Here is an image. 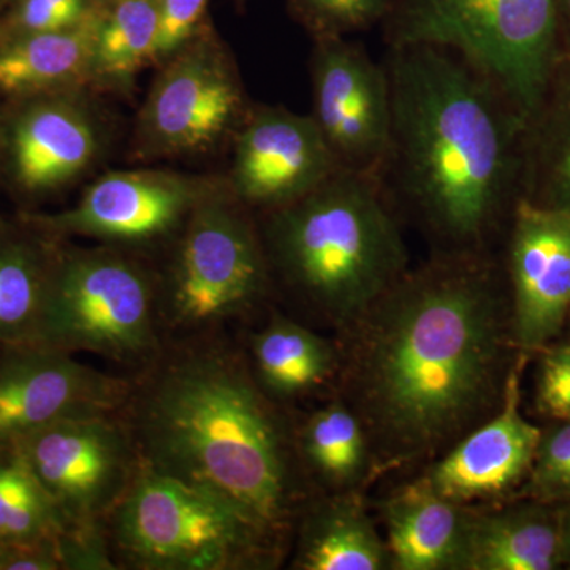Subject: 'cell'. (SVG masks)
<instances>
[{
	"label": "cell",
	"mask_w": 570,
	"mask_h": 570,
	"mask_svg": "<svg viewBox=\"0 0 570 570\" xmlns=\"http://www.w3.org/2000/svg\"><path fill=\"white\" fill-rule=\"evenodd\" d=\"M520 371H510L497 417L478 428L428 472L442 497L468 504L517 489L530 478L542 430L520 412Z\"/></svg>",
	"instance_id": "2e32d148"
},
{
	"label": "cell",
	"mask_w": 570,
	"mask_h": 570,
	"mask_svg": "<svg viewBox=\"0 0 570 570\" xmlns=\"http://www.w3.org/2000/svg\"><path fill=\"white\" fill-rule=\"evenodd\" d=\"M11 174L29 194L61 189L97 159L100 132L85 105L69 92L36 97L10 134Z\"/></svg>",
	"instance_id": "e0dca14e"
},
{
	"label": "cell",
	"mask_w": 570,
	"mask_h": 570,
	"mask_svg": "<svg viewBox=\"0 0 570 570\" xmlns=\"http://www.w3.org/2000/svg\"><path fill=\"white\" fill-rule=\"evenodd\" d=\"M105 523L119 569H266L281 553L230 502L141 464Z\"/></svg>",
	"instance_id": "ba28073f"
},
{
	"label": "cell",
	"mask_w": 570,
	"mask_h": 570,
	"mask_svg": "<svg viewBox=\"0 0 570 570\" xmlns=\"http://www.w3.org/2000/svg\"><path fill=\"white\" fill-rule=\"evenodd\" d=\"M7 542L0 540V570H3V561H6Z\"/></svg>",
	"instance_id": "d590c367"
},
{
	"label": "cell",
	"mask_w": 570,
	"mask_h": 570,
	"mask_svg": "<svg viewBox=\"0 0 570 570\" xmlns=\"http://www.w3.org/2000/svg\"><path fill=\"white\" fill-rule=\"evenodd\" d=\"M538 407L542 414L570 422V344L547 352L538 376Z\"/></svg>",
	"instance_id": "1f68e13d"
},
{
	"label": "cell",
	"mask_w": 570,
	"mask_h": 570,
	"mask_svg": "<svg viewBox=\"0 0 570 570\" xmlns=\"http://www.w3.org/2000/svg\"><path fill=\"white\" fill-rule=\"evenodd\" d=\"M299 464L330 490H346L365 474L370 444L362 420L335 401L314 411L295 431Z\"/></svg>",
	"instance_id": "d4e9b609"
},
{
	"label": "cell",
	"mask_w": 570,
	"mask_h": 570,
	"mask_svg": "<svg viewBox=\"0 0 570 570\" xmlns=\"http://www.w3.org/2000/svg\"><path fill=\"white\" fill-rule=\"evenodd\" d=\"M132 379L40 346L0 348V449L56 420L121 411Z\"/></svg>",
	"instance_id": "4fadbf2b"
},
{
	"label": "cell",
	"mask_w": 570,
	"mask_h": 570,
	"mask_svg": "<svg viewBox=\"0 0 570 570\" xmlns=\"http://www.w3.org/2000/svg\"><path fill=\"white\" fill-rule=\"evenodd\" d=\"M91 0H21L11 36L77 28L96 13Z\"/></svg>",
	"instance_id": "4dcf8cb0"
},
{
	"label": "cell",
	"mask_w": 570,
	"mask_h": 570,
	"mask_svg": "<svg viewBox=\"0 0 570 570\" xmlns=\"http://www.w3.org/2000/svg\"><path fill=\"white\" fill-rule=\"evenodd\" d=\"M261 216L273 283L333 324H354L407 273L395 208L374 175L337 170Z\"/></svg>",
	"instance_id": "277c9868"
},
{
	"label": "cell",
	"mask_w": 570,
	"mask_h": 570,
	"mask_svg": "<svg viewBox=\"0 0 570 570\" xmlns=\"http://www.w3.org/2000/svg\"><path fill=\"white\" fill-rule=\"evenodd\" d=\"M562 535H564V558L570 562V512L562 517Z\"/></svg>",
	"instance_id": "e575fe53"
},
{
	"label": "cell",
	"mask_w": 570,
	"mask_h": 570,
	"mask_svg": "<svg viewBox=\"0 0 570 570\" xmlns=\"http://www.w3.org/2000/svg\"><path fill=\"white\" fill-rule=\"evenodd\" d=\"M510 232L513 336L523 351H535L570 316V212L520 198Z\"/></svg>",
	"instance_id": "9a60e30c"
},
{
	"label": "cell",
	"mask_w": 570,
	"mask_h": 570,
	"mask_svg": "<svg viewBox=\"0 0 570 570\" xmlns=\"http://www.w3.org/2000/svg\"><path fill=\"white\" fill-rule=\"evenodd\" d=\"M234 142L225 183L253 213L294 204L340 170L313 116L284 107H250Z\"/></svg>",
	"instance_id": "5bb4252c"
},
{
	"label": "cell",
	"mask_w": 570,
	"mask_h": 570,
	"mask_svg": "<svg viewBox=\"0 0 570 570\" xmlns=\"http://www.w3.org/2000/svg\"><path fill=\"white\" fill-rule=\"evenodd\" d=\"M67 521L17 449H0V540L37 542L61 534Z\"/></svg>",
	"instance_id": "4316f807"
},
{
	"label": "cell",
	"mask_w": 570,
	"mask_h": 570,
	"mask_svg": "<svg viewBox=\"0 0 570 570\" xmlns=\"http://www.w3.org/2000/svg\"><path fill=\"white\" fill-rule=\"evenodd\" d=\"M521 198L570 212V69L564 61L528 126Z\"/></svg>",
	"instance_id": "cb8c5ba5"
},
{
	"label": "cell",
	"mask_w": 570,
	"mask_h": 570,
	"mask_svg": "<svg viewBox=\"0 0 570 570\" xmlns=\"http://www.w3.org/2000/svg\"><path fill=\"white\" fill-rule=\"evenodd\" d=\"M214 184L174 171H112L91 184L77 205L31 223L56 239L81 236L135 254L167 249Z\"/></svg>",
	"instance_id": "8fae6325"
},
{
	"label": "cell",
	"mask_w": 570,
	"mask_h": 570,
	"mask_svg": "<svg viewBox=\"0 0 570 570\" xmlns=\"http://www.w3.org/2000/svg\"><path fill=\"white\" fill-rule=\"evenodd\" d=\"M360 324L355 381L379 441L411 456L485 411L501 362V299L485 255H439L406 273ZM352 324V325H354Z\"/></svg>",
	"instance_id": "3957f363"
},
{
	"label": "cell",
	"mask_w": 570,
	"mask_h": 570,
	"mask_svg": "<svg viewBox=\"0 0 570 570\" xmlns=\"http://www.w3.org/2000/svg\"><path fill=\"white\" fill-rule=\"evenodd\" d=\"M212 0H157V39L154 63H164L204 31Z\"/></svg>",
	"instance_id": "f546056e"
},
{
	"label": "cell",
	"mask_w": 570,
	"mask_h": 570,
	"mask_svg": "<svg viewBox=\"0 0 570 570\" xmlns=\"http://www.w3.org/2000/svg\"><path fill=\"white\" fill-rule=\"evenodd\" d=\"M390 568L463 569L472 515L425 479L397 491L384 505Z\"/></svg>",
	"instance_id": "ac0fdd59"
},
{
	"label": "cell",
	"mask_w": 570,
	"mask_h": 570,
	"mask_svg": "<svg viewBox=\"0 0 570 570\" xmlns=\"http://www.w3.org/2000/svg\"><path fill=\"white\" fill-rule=\"evenodd\" d=\"M387 47L445 48L482 71L530 122L561 62L557 0H393Z\"/></svg>",
	"instance_id": "5b68a950"
},
{
	"label": "cell",
	"mask_w": 570,
	"mask_h": 570,
	"mask_svg": "<svg viewBox=\"0 0 570 570\" xmlns=\"http://www.w3.org/2000/svg\"><path fill=\"white\" fill-rule=\"evenodd\" d=\"M121 409L141 466L230 502L283 549L302 512L287 423L227 332L165 341Z\"/></svg>",
	"instance_id": "6da1fadb"
},
{
	"label": "cell",
	"mask_w": 570,
	"mask_h": 570,
	"mask_svg": "<svg viewBox=\"0 0 570 570\" xmlns=\"http://www.w3.org/2000/svg\"><path fill=\"white\" fill-rule=\"evenodd\" d=\"M562 562V517L534 505L472 515L463 569L553 570Z\"/></svg>",
	"instance_id": "7402d4cb"
},
{
	"label": "cell",
	"mask_w": 570,
	"mask_h": 570,
	"mask_svg": "<svg viewBox=\"0 0 570 570\" xmlns=\"http://www.w3.org/2000/svg\"><path fill=\"white\" fill-rule=\"evenodd\" d=\"M311 81V116L340 170L376 175L392 121L384 62L348 39L314 40Z\"/></svg>",
	"instance_id": "7c38bea8"
},
{
	"label": "cell",
	"mask_w": 570,
	"mask_h": 570,
	"mask_svg": "<svg viewBox=\"0 0 570 570\" xmlns=\"http://www.w3.org/2000/svg\"><path fill=\"white\" fill-rule=\"evenodd\" d=\"M157 0H108L97 7L92 82L126 88L154 63Z\"/></svg>",
	"instance_id": "484cf974"
},
{
	"label": "cell",
	"mask_w": 570,
	"mask_h": 570,
	"mask_svg": "<svg viewBox=\"0 0 570 570\" xmlns=\"http://www.w3.org/2000/svg\"><path fill=\"white\" fill-rule=\"evenodd\" d=\"M3 570H62L58 535L37 542L7 543Z\"/></svg>",
	"instance_id": "d6a6232c"
},
{
	"label": "cell",
	"mask_w": 570,
	"mask_h": 570,
	"mask_svg": "<svg viewBox=\"0 0 570 570\" xmlns=\"http://www.w3.org/2000/svg\"><path fill=\"white\" fill-rule=\"evenodd\" d=\"M560 22L561 61H570V0H557Z\"/></svg>",
	"instance_id": "836d02e7"
},
{
	"label": "cell",
	"mask_w": 570,
	"mask_h": 570,
	"mask_svg": "<svg viewBox=\"0 0 570 570\" xmlns=\"http://www.w3.org/2000/svg\"><path fill=\"white\" fill-rule=\"evenodd\" d=\"M67 523L107 519L140 459L121 411L56 420L14 448Z\"/></svg>",
	"instance_id": "30bf717a"
},
{
	"label": "cell",
	"mask_w": 570,
	"mask_h": 570,
	"mask_svg": "<svg viewBox=\"0 0 570 570\" xmlns=\"http://www.w3.org/2000/svg\"><path fill=\"white\" fill-rule=\"evenodd\" d=\"M3 148V130H2V124H0V153H2Z\"/></svg>",
	"instance_id": "8d00e7d4"
},
{
	"label": "cell",
	"mask_w": 570,
	"mask_h": 570,
	"mask_svg": "<svg viewBox=\"0 0 570 570\" xmlns=\"http://www.w3.org/2000/svg\"><path fill=\"white\" fill-rule=\"evenodd\" d=\"M167 250L156 269L165 341L227 332L272 288L257 220L225 181L198 202Z\"/></svg>",
	"instance_id": "52a82bcc"
},
{
	"label": "cell",
	"mask_w": 570,
	"mask_h": 570,
	"mask_svg": "<svg viewBox=\"0 0 570 570\" xmlns=\"http://www.w3.org/2000/svg\"><path fill=\"white\" fill-rule=\"evenodd\" d=\"M164 344L156 269L121 247L59 239L31 346L102 356L134 374Z\"/></svg>",
	"instance_id": "8992f818"
},
{
	"label": "cell",
	"mask_w": 570,
	"mask_h": 570,
	"mask_svg": "<svg viewBox=\"0 0 570 570\" xmlns=\"http://www.w3.org/2000/svg\"><path fill=\"white\" fill-rule=\"evenodd\" d=\"M160 66L138 115L141 154L193 156L234 140L250 107L234 59L214 33L204 29Z\"/></svg>",
	"instance_id": "9c48e42d"
},
{
	"label": "cell",
	"mask_w": 570,
	"mask_h": 570,
	"mask_svg": "<svg viewBox=\"0 0 570 570\" xmlns=\"http://www.w3.org/2000/svg\"><path fill=\"white\" fill-rule=\"evenodd\" d=\"M528 490L542 502L570 499V422H558L540 436Z\"/></svg>",
	"instance_id": "f1b7e54d"
},
{
	"label": "cell",
	"mask_w": 570,
	"mask_h": 570,
	"mask_svg": "<svg viewBox=\"0 0 570 570\" xmlns=\"http://www.w3.org/2000/svg\"><path fill=\"white\" fill-rule=\"evenodd\" d=\"M58 245L59 239L41 232L0 230V348L31 346Z\"/></svg>",
	"instance_id": "603a6c76"
},
{
	"label": "cell",
	"mask_w": 570,
	"mask_h": 570,
	"mask_svg": "<svg viewBox=\"0 0 570 570\" xmlns=\"http://www.w3.org/2000/svg\"><path fill=\"white\" fill-rule=\"evenodd\" d=\"M393 0H288V10L314 40L348 39L381 26Z\"/></svg>",
	"instance_id": "83f0119b"
},
{
	"label": "cell",
	"mask_w": 570,
	"mask_h": 570,
	"mask_svg": "<svg viewBox=\"0 0 570 570\" xmlns=\"http://www.w3.org/2000/svg\"><path fill=\"white\" fill-rule=\"evenodd\" d=\"M96 13L67 31L18 33L2 41L0 92L31 100L92 82Z\"/></svg>",
	"instance_id": "d6986e66"
},
{
	"label": "cell",
	"mask_w": 570,
	"mask_h": 570,
	"mask_svg": "<svg viewBox=\"0 0 570 570\" xmlns=\"http://www.w3.org/2000/svg\"><path fill=\"white\" fill-rule=\"evenodd\" d=\"M392 121L376 178L425 225L441 255H485L523 195L528 122L466 59L431 45L387 47Z\"/></svg>",
	"instance_id": "7a4b0ae2"
},
{
	"label": "cell",
	"mask_w": 570,
	"mask_h": 570,
	"mask_svg": "<svg viewBox=\"0 0 570 570\" xmlns=\"http://www.w3.org/2000/svg\"><path fill=\"white\" fill-rule=\"evenodd\" d=\"M245 351L258 385L277 404L311 395L336 373V348L283 314L250 332Z\"/></svg>",
	"instance_id": "ffe728a7"
},
{
	"label": "cell",
	"mask_w": 570,
	"mask_h": 570,
	"mask_svg": "<svg viewBox=\"0 0 570 570\" xmlns=\"http://www.w3.org/2000/svg\"><path fill=\"white\" fill-rule=\"evenodd\" d=\"M91 2L94 3V6L100 7L104 6V3H107L108 0H91Z\"/></svg>",
	"instance_id": "74e56055"
},
{
	"label": "cell",
	"mask_w": 570,
	"mask_h": 570,
	"mask_svg": "<svg viewBox=\"0 0 570 570\" xmlns=\"http://www.w3.org/2000/svg\"><path fill=\"white\" fill-rule=\"evenodd\" d=\"M294 569H387V543L382 542L365 510L352 497L321 499L299 512Z\"/></svg>",
	"instance_id": "44dd1931"
}]
</instances>
